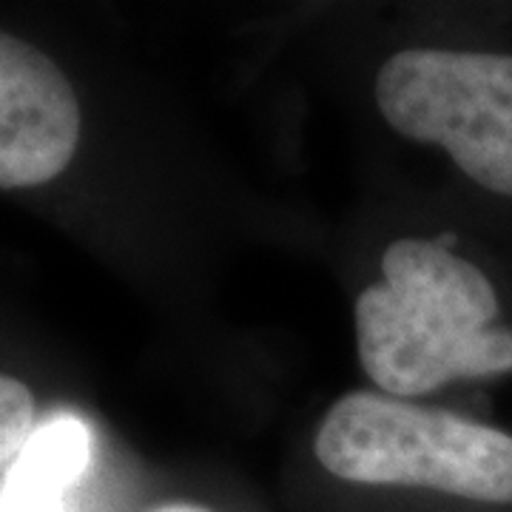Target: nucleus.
Returning <instances> with one entry per match:
<instances>
[{
  "instance_id": "f257e3e1",
  "label": "nucleus",
  "mask_w": 512,
  "mask_h": 512,
  "mask_svg": "<svg viewBox=\"0 0 512 512\" xmlns=\"http://www.w3.org/2000/svg\"><path fill=\"white\" fill-rule=\"evenodd\" d=\"M384 282L356 299V345L387 396H421L453 379L512 370V330L495 328L498 299L473 262L439 242L399 239Z\"/></svg>"
},
{
  "instance_id": "f03ea898",
  "label": "nucleus",
  "mask_w": 512,
  "mask_h": 512,
  "mask_svg": "<svg viewBox=\"0 0 512 512\" xmlns=\"http://www.w3.org/2000/svg\"><path fill=\"white\" fill-rule=\"evenodd\" d=\"M316 458L356 484H399L512 504V436L439 407L348 393L316 433Z\"/></svg>"
},
{
  "instance_id": "7ed1b4c3",
  "label": "nucleus",
  "mask_w": 512,
  "mask_h": 512,
  "mask_svg": "<svg viewBox=\"0 0 512 512\" xmlns=\"http://www.w3.org/2000/svg\"><path fill=\"white\" fill-rule=\"evenodd\" d=\"M376 103L399 134L436 143L481 188L512 197V57L407 49L376 74Z\"/></svg>"
},
{
  "instance_id": "20e7f679",
  "label": "nucleus",
  "mask_w": 512,
  "mask_h": 512,
  "mask_svg": "<svg viewBox=\"0 0 512 512\" xmlns=\"http://www.w3.org/2000/svg\"><path fill=\"white\" fill-rule=\"evenodd\" d=\"M77 140L80 106L66 74L26 40L0 37V185L55 180Z\"/></svg>"
},
{
  "instance_id": "39448f33",
  "label": "nucleus",
  "mask_w": 512,
  "mask_h": 512,
  "mask_svg": "<svg viewBox=\"0 0 512 512\" xmlns=\"http://www.w3.org/2000/svg\"><path fill=\"white\" fill-rule=\"evenodd\" d=\"M92 461V433L86 421L60 413L40 421L18 461L0 473V495L63 501Z\"/></svg>"
},
{
  "instance_id": "423d86ee",
  "label": "nucleus",
  "mask_w": 512,
  "mask_h": 512,
  "mask_svg": "<svg viewBox=\"0 0 512 512\" xmlns=\"http://www.w3.org/2000/svg\"><path fill=\"white\" fill-rule=\"evenodd\" d=\"M35 402L26 384L12 376L0 379V473L9 470L35 436Z\"/></svg>"
},
{
  "instance_id": "0eeeda50",
  "label": "nucleus",
  "mask_w": 512,
  "mask_h": 512,
  "mask_svg": "<svg viewBox=\"0 0 512 512\" xmlns=\"http://www.w3.org/2000/svg\"><path fill=\"white\" fill-rule=\"evenodd\" d=\"M0 512H69L63 501L52 498H26V495H0Z\"/></svg>"
},
{
  "instance_id": "6e6552de",
  "label": "nucleus",
  "mask_w": 512,
  "mask_h": 512,
  "mask_svg": "<svg viewBox=\"0 0 512 512\" xmlns=\"http://www.w3.org/2000/svg\"><path fill=\"white\" fill-rule=\"evenodd\" d=\"M154 512H208V510L194 507V504H168V507H160V510H154Z\"/></svg>"
}]
</instances>
